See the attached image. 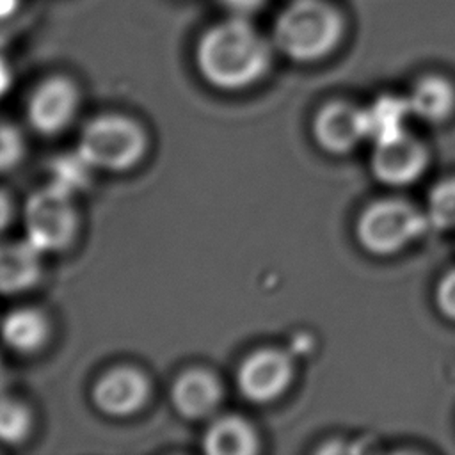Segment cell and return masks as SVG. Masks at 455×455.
Listing matches in <instances>:
<instances>
[{
  "label": "cell",
  "mask_w": 455,
  "mask_h": 455,
  "mask_svg": "<svg viewBox=\"0 0 455 455\" xmlns=\"http://www.w3.org/2000/svg\"><path fill=\"white\" fill-rule=\"evenodd\" d=\"M275 48L254 20L222 14L194 43V64L215 89L240 91L258 84L270 69Z\"/></svg>",
  "instance_id": "1"
},
{
  "label": "cell",
  "mask_w": 455,
  "mask_h": 455,
  "mask_svg": "<svg viewBox=\"0 0 455 455\" xmlns=\"http://www.w3.org/2000/svg\"><path fill=\"white\" fill-rule=\"evenodd\" d=\"M341 12L327 0H290L270 28V39L281 55L295 62H315L327 57L341 41Z\"/></svg>",
  "instance_id": "2"
},
{
  "label": "cell",
  "mask_w": 455,
  "mask_h": 455,
  "mask_svg": "<svg viewBox=\"0 0 455 455\" xmlns=\"http://www.w3.org/2000/svg\"><path fill=\"white\" fill-rule=\"evenodd\" d=\"M76 151L94 169L126 171L142 158L146 135L135 121L117 114H105L84 126Z\"/></svg>",
  "instance_id": "3"
},
{
  "label": "cell",
  "mask_w": 455,
  "mask_h": 455,
  "mask_svg": "<svg viewBox=\"0 0 455 455\" xmlns=\"http://www.w3.org/2000/svg\"><path fill=\"white\" fill-rule=\"evenodd\" d=\"M423 217L414 206L398 199H384L370 204L359 217L355 235L359 243L373 254H393L427 228Z\"/></svg>",
  "instance_id": "4"
},
{
  "label": "cell",
  "mask_w": 455,
  "mask_h": 455,
  "mask_svg": "<svg viewBox=\"0 0 455 455\" xmlns=\"http://www.w3.org/2000/svg\"><path fill=\"white\" fill-rule=\"evenodd\" d=\"M25 235L41 254L55 252L69 245L76 231V213L71 194L48 185L34 192L23 212Z\"/></svg>",
  "instance_id": "5"
},
{
  "label": "cell",
  "mask_w": 455,
  "mask_h": 455,
  "mask_svg": "<svg viewBox=\"0 0 455 455\" xmlns=\"http://www.w3.org/2000/svg\"><path fill=\"white\" fill-rule=\"evenodd\" d=\"M293 364L279 348H259L249 354L236 371L238 391L254 403H267L281 396L290 386Z\"/></svg>",
  "instance_id": "6"
},
{
  "label": "cell",
  "mask_w": 455,
  "mask_h": 455,
  "mask_svg": "<svg viewBox=\"0 0 455 455\" xmlns=\"http://www.w3.org/2000/svg\"><path fill=\"white\" fill-rule=\"evenodd\" d=\"M78 98V87L69 76H46L34 87L27 103L30 126L43 135L62 132L75 117Z\"/></svg>",
  "instance_id": "7"
},
{
  "label": "cell",
  "mask_w": 455,
  "mask_h": 455,
  "mask_svg": "<svg viewBox=\"0 0 455 455\" xmlns=\"http://www.w3.org/2000/svg\"><path fill=\"white\" fill-rule=\"evenodd\" d=\"M149 396V382L142 371L132 366H117L105 371L92 387L94 405L107 416L123 418L137 412Z\"/></svg>",
  "instance_id": "8"
},
{
  "label": "cell",
  "mask_w": 455,
  "mask_h": 455,
  "mask_svg": "<svg viewBox=\"0 0 455 455\" xmlns=\"http://www.w3.org/2000/svg\"><path fill=\"white\" fill-rule=\"evenodd\" d=\"M427 162L425 148L403 132L387 140L375 142L371 171L382 183L407 185L423 174Z\"/></svg>",
  "instance_id": "9"
},
{
  "label": "cell",
  "mask_w": 455,
  "mask_h": 455,
  "mask_svg": "<svg viewBox=\"0 0 455 455\" xmlns=\"http://www.w3.org/2000/svg\"><path fill=\"white\" fill-rule=\"evenodd\" d=\"M313 135L325 151L334 155L347 153L368 137L364 110L350 103H329L316 114Z\"/></svg>",
  "instance_id": "10"
},
{
  "label": "cell",
  "mask_w": 455,
  "mask_h": 455,
  "mask_svg": "<svg viewBox=\"0 0 455 455\" xmlns=\"http://www.w3.org/2000/svg\"><path fill=\"white\" fill-rule=\"evenodd\" d=\"M174 409L188 418L199 419L210 416L222 400L220 380L204 368H190L183 371L172 386Z\"/></svg>",
  "instance_id": "11"
},
{
  "label": "cell",
  "mask_w": 455,
  "mask_h": 455,
  "mask_svg": "<svg viewBox=\"0 0 455 455\" xmlns=\"http://www.w3.org/2000/svg\"><path fill=\"white\" fill-rule=\"evenodd\" d=\"M41 275V252L28 242H0V293L28 290Z\"/></svg>",
  "instance_id": "12"
},
{
  "label": "cell",
  "mask_w": 455,
  "mask_h": 455,
  "mask_svg": "<svg viewBox=\"0 0 455 455\" xmlns=\"http://www.w3.org/2000/svg\"><path fill=\"white\" fill-rule=\"evenodd\" d=\"M203 450L210 455H251L258 450V435L243 418L222 416L206 428Z\"/></svg>",
  "instance_id": "13"
},
{
  "label": "cell",
  "mask_w": 455,
  "mask_h": 455,
  "mask_svg": "<svg viewBox=\"0 0 455 455\" xmlns=\"http://www.w3.org/2000/svg\"><path fill=\"white\" fill-rule=\"evenodd\" d=\"M0 336L9 348L20 354L36 352L48 338L46 316L32 307L9 311L2 320Z\"/></svg>",
  "instance_id": "14"
},
{
  "label": "cell",
  "mask_w": 455,
  "mask_h": 455,
  "mask_svg": "<svg viewBox=\"0 0 455 455\" xmlns=\"http://www.w3.org/2000/svg\"><path fill=\"white\" fill-rule=\"evenodd\" d=\"M411 114L423 121L437 123L448 117L455 107V91L451 84L441 76L430 75L421 78L407 96Z\"/></svg>",
  "instance_id": "15"
},
{
  "label": "cell",
  "mask_w": 455,
  "mask_h": 455,
  "mask_svg": "<svg viewBox=\"0 0 455 455\" xmlns=\"http://www.w3.org/2000/svg\"><path fill=\"white\" fill-rule=\"evenodd\" d=\"M411 114L407 98L386 94L364 110L366 135L373 142H382L403 133V121Z\"/></svg>",
  "instance_id": "16"
},
{
  "label": "cell",
  "mask_w": 455,
  "mask_h": 455,
  "mask_svg": "<svg viewBox=\"0 0 455 455\" xmlns=\"http://www.w3.org/2000/svg\"><path fill=\"white\" fill-rule=\"evenodd\" d=\"M30 427L32 416L25 403L0 395V443H21L30 434Z\"/></svg>",
  "instance_id": "17"
},
{
  "label": "cell",
  "mask_w": 455,
  "mask_h": 455,
  "mask_svg": "<svg viewBox=\"0 0 455 455\" xmlns=\"http://www.w3.org/2000/svg\"><path fill=\"white\" fill-rule=\"evenodd\" d=\"M427 220L437 229L455 228V178L443 180L430 190Z\"/></svg>",
  "instance_id": "18"
},
{
  "label": "cell",
  "mask_w": 455,
  "mask_h": 455,
  "mask_svg": "<svg viewBox=\"0 0 455 455\" xmlns=\"http://www.w3.org/2000/svg\"><path fill=\"white\" fill-rule=\"evenodd\" d=\"M92 169L94 167L78 151L75 155H64L53 165L52 185L68 194H73L75 190L84 188L87 185Z\"/></svg>",
  "instance_id": "19"
},
{
  "label": "cell",
  "mask_w": 455,
  "mask_h": 455,
  "mask_svg": "<svg viewBox=\"0 0 455 455\" xmlns=\"http://www.w3.org/2000/svg\"><path fill=\"white\" fill-rule=\"evenodd\" d=\"M21 155L23 139L20 132L7 123H0V171H7L16 165Z\"/></svg>",
  "instance_id": "20"
},
{
  "label": "cell",
  "mask_w": 455,
  "mask_h": 455,
  "mask_svg": "<svg viewBox=\"0 0 455 455\" xmlns=\"http://www.w3.org/2000/svg\"><path fill=\"white\" fill-rule=\"evenodd\" d=\"M270 0H213L222 14L254 20L261 11L267 9Z\"/></svg>",
  "instance_id": "21"
},
{
  "label": "cell",
  "mask_w": 455,
  "mask_h": 455,
  "mask_svg": "<svg viewBox=\"0 0 455 455\" xmlns=\"http://www.w3.org/2000/svg\"><path fill=\"white\" fill-rule=\"evenodd\" d=\"M435 302L439 311L446 316L455 320V268L450 270L435 290Z\"/></svg>",
  "instance_id": "22"
},
{
  "label": "cell",
  "mask_w": 455,
  "mask_h": 455,
  "mask_svg": "<svg viewBox=\"0 0 455 455\" xmlns=\"http://www.w3.org/2000/svg\"><path fill=\"white\" fill-rule=\"evenodd\" d=\"M12 78H14V75H12L11 64L7 62L5 57L0 55V98H4L7 94V91L11 89Z\"/></svg>",
  "instance_id": "23"
},
{
  "label": "cell",
  "mask_w": 455,
  "mask_h": 455,
  "mask_svg": "<svg viewBox=\"0 0 455 455\" xmlns=\"http://www.w3.org/2000/svg\"><path fill=\"white\" fill-rule=\"evenodd\" d=\"M25 5V0H0V23L14 18Z\"/></svg>",
  "instance_id": "24"
},
{
  "label": "cell",
  "mask_w": 455,
  "mask_h": 455,
  "mask_svg": "<svg viewBox=\"0 0 455 455\" xmlns=\"http://www.w3.org/2000/svg\"><path fill=\"white\" fill-rule=\"evenodd\" d=\"M9 220H11V203L7 196L0 192V231L5 229Z\"/></svg>",
  "instance_id": "25"
},
{
  "label": "cell",
  "mask_w": 455,
  "mask_h": 455,
  "mask_svg": "<svg viewBox=\"0 0 455 455\" xmlns=\"http://www.w3.org/2000/svg\"><path fill=\"white\" fill-rule=\"evenodd\" d=\"M5 382H7V370H5V364H4V361L0 359V391L4 389Z\"/></svg>",
  "instance_id": "26"
}]
</instances>
